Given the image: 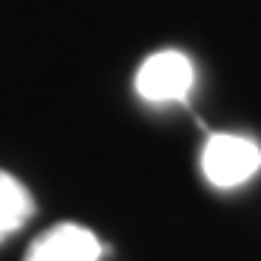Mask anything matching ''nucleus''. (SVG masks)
Instances as JSON below:
<instances>
[{
	"mask_svg": "<svg viewBox=\"0 0 261 261\" xmlns=\"http://www.w3.org/2000/svg\"><path fill=\"white\" fill-rule=\"evenodd\" d=\"M32 214H35L32 192L13 173L0 170V242L13 236Z\"/></svg>",
	"mask_w": 261,
	"mask_h": 261,
	"instance_id": "20e7f679",
	"label": "nucleus"
},
{
	"mask_svg": "<svg viewBox=\"0 0 261 261\" xmlns=\"http://www.w3.org/2000/svg\"><path fill=\"white\" fill-rule=\"evenodd\" d=\"M195 69L182 50H158L136 72V91L148 104H170L186 101L192 91Z\"/></svg>",
	"mask_w": 261,
	"mask_h": 261,
	"instance_id": "f03ea898",
	"label": "nucleus"
},
{
	"mask_svg": "<svg viewBox=\"0 0 261 261\" xmlns=\"http://www.w3.org/2000/svg\"><path fill=\"white\" fill-rule=\"evenodd\" d=\"M261 167V148L246 136L214 133L201 148V173L217 189H233L252 179Z\"/></svg>",
	"mask_w": 261,
	"mask_h": 261,
	"instance_id": "f257e3e1",
	"label": "nucleus"
},
{
	"mask_svg": "<svg viewBox=\"0 0 261 261\" xmlns=\"http://www.w3.org/2000/svg\"><path fill=\"white\" fill-rule=\"evenodd\" d=\"M101 242L82 223H57L29 246L25 261H98Z\"/></svg>",
	"mask_w": 261,
	"mask_h": 261,
	"instance_id": "7ed1b4c3",
	"label": "nucleus"
}]
</instances>
